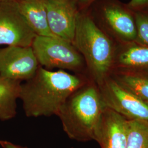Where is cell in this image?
I'll return each instance as SVG.
<instances>
[{"mask_svg":"<svg viewBox=\"0 0 148 148\" xmlns=\"http://www.w3.org/2000/svg\"><path fill=\"white\" fill-rule=\"evenodd\" d=\"M86 83L79 75L40 66L32 78L21 83L19 99L25 115L35 118L57 115L69 96Z\"/></svg>","mask_w":148,"mask_h":148,"instance_id":"1","label":"cell"},{"mask_svg":"<svg viewBox=\"0 0 148 148\" xmlns=\"http://www.w3.org/2000/svg\"><path fill=\"white\" fill-rule=\"evenodd\" d=\"M73 44L84 59L90 77L101 86L115 68L117 43L84 11L77 16Z\"/></svg>","mask_w":148,"mask_h":148,"instance_id":"2","label":"cell"},{"mask_svg":"<svg viewBox=\"0 0 148 148\" xmlns=\"http://www.w3.org/2000/svg\"><path fill=\"white\" fill-rule=\"evenodd\" d=\"M87 84L69 96L57 115L67 136L79 142L95 140L106 108L97 85Z\"/></svg>","mask_w":148,"mask_h":148,"instance_id":"3","label":"cell"},{"mask_svg":"<svg viewBox=\"0 0 148 148\" xmlns=\"http://www.w3.org/2000/svg\"><path fill=\"white\" fill-rule=\"evenodd\" d=\"M88 11L101 29L117 44L135 42L137 29L134 12L120 0H97Z\"/></svg>","mask_w":148,"mask_h":148,"instance_id":"4","label":"cell"},{"mask_svg":"<svg viewBox=\"0 0 148 148\" xmlns=\"http://www.w3.org/2000/svg\"><path fill=\"white\" fill-rule=\"evenodd\" d=\"M32 47L40 65L47 70L57 68L79 73L86 66L84 59L73 43L62 38L36 35Z\"/></svg>","mask_w":148,"mask_h":148,"instance_id":"5","label":"cell"},{"mask_svg":"<svg viewBox=\"0 0 148 148\" xmlns=\"http://www.w3.org/2000/svg\"><path fill=\"white\" fill-rule=\"evenodd\" d=\"M36 34L16 0H0V46L30 47Z\"/></svg>","mask_w":148,"mask_h":148,"instance_id":"6","label":"cell"},{"mask_svg":"<svg viewBox=\"0 0 148 148\" xmlns=\"http://www.w3.org/2000/svg\"><path fill=\"white\" fill-rule=\"evenodd\" d=\"M106 108L130 120L148 122V104L109 77L98 86Z\"/></svg>","mask_w":148,"mask_h":148,"instance_id":"7","label":"cell"},{"mask_svg":"<svg viewBox=\"0 0 148 148\" xmlns=\"http://www.w3.org/2000/svg\"><path fill=\"white\" fill-rule=\"evenodd\" d=\"M40 66L32 46L0 48V75L3 77L26 81L35 75Z\"/></svg>","mask_w":148,"mask_h":148,"instance_id":"8","label":"cell"},{"mask_svg":"<svg viewBox=\"0 0 148 148\" xmlns=\"http://www.w3.org/2000/svg\"><path fill=\"white\" fill-rule=\"evenodd\" d=\"M54 36L73 42L79 10L76 0H43Z\"/></svg>","mask_w":148,"mask_h":148,"instance_id":"9","label":"cell"},{"mask_svg":"<svg viewBox=\"0 0 148 148\" xmlns=\"http://www.w3.org/2000/svg\"><path fill=\"white\" fill-rule=\"evenodd\" d=\"M128 120L106 107L95 132L101 148H126Z\"/></svg>","mask_w":148,"mask_h":148,"instance_id":"10","label":"cell"},{"mask_svg":"<svg viewBox=\"0 0 148 148\" xmlns=\"http://www.w3.org/2000/svg\"><path fill=\"white\" fill-rule=\"evenodd\" d=\"M115 68L148 74V46L135 42L117 44Z\"/></svg>","mask_w":148,"mask_h":148,"instance_id":"11","label":"cell"},{"mask_svg":"<svg viewBox=\"0 0 148 148\" xmlns=\"http://www.w3.org/2000/svg\"><path fill=\"white\" fill-rule=\"evenodd\" d=\"M28 24L36 35L54 36L48 24L47 12L43 0H16Z\"/></svg>","mask_w":148,"mask_h":148,"instance_id":"12","label":"cell"},{"mask_svg":"<svg viewBox=\"0 0 148 148\" xmlns=\"http://www.w3.org/2000/svg\"><path fill=\"white\" fill-rule=\"evenodd\" d=\"M21 83L0 75V120L7 121L16 116Z\"/></svg>","mask_w":148,"mask_h":148,"instance_id":"13","label":"cell"},{"mask_svg":"<svg viewBox=\"0 0 148 148\" xmlns=\"http://www.w3.org/2000/svg\"><path fill=\"white\" fill-rule=\"evenodd\" d=\"M117 82L148 104V74L123 70L117 76Z\"/></svg>","mask_w":148,"mask_h":148,"instance_id":"14","label":"cell"},{"mask_svg":"<svg viewBox=\"0 0 148 148\" xmlns=\"http://www.w3.org/2000/svg\"><path fill=\"white\" fill-rule=\"evenodd\" d=\"M126 148H148V121L128 120Z\"/></svg>","mask_w":148,"mask_h":148,"instance_id":"15","label":"cell"},{"mask_svg":"<svg viewBox=\"0 0 148 148\" xmlns=\"http://www.w3.org/2000/svg\"><path fill=\"white\" fill-rule=\"evenodd\" d=\"M137 36L135 42L148 46V8L134 12Z\"/></svg>","mask_w":148,"mask_h":148,"instance_id":"16","label":"cell"},{"mask_svg":"<svg viewBox=\"0 0 148 148\" xmlns=\"http://www.w3.org/2000/svg\"><path fill=\"white\" fill-rule=\"evenodd\" d=\"M127 4L133 12L148 8V0H130Z\"/></svg>","mask_w":148,"mask_h":148,"instance_id":"17","label":"cell"},{"mask_svg":"<svg viewBox=\"0 0 148 148\" xmlns=\"http://www.w3.org/2000/svg\"><path fill=\"white\" fill-rule=\"evenodd\" d=\"M79 11H86L97 0H76Z\"/></svg>","mask_w":148,"mask_h":148,"instance_id":"18","label":"cell"},{"mask_svg":"<svg viewBox=\"0 0 148 148\" xmlns=\"http://www.w3.org/2000/svg\"><path fill=\"white\" fill-rule=\"evenodd\" d=\"M0 145L3 148H27L25 147L18 145L6 140H0Z\"/></svg>","mask_w":148,"mask_h":148,"instance_id":"19","label":"cell"}]
</instances>
